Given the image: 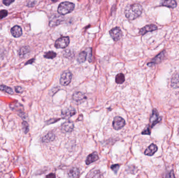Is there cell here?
<instances>
[{
    "label": "cell",
    "mask_w": 179,
    "mask_h": 178,
    "mask_svg": "<svg viewBox=\"0 0 179 178\" xmlns=\"http://www.w3.org/2000/svg\"><path fill=\"white\" fill-rule=\"evenodd\" d=\"M143 7L139 4L128 5L126 7L125 15L129 20H134L142 13Z\"/></svg>",
    "instance_id": "1"
},
{
    "label": "cell",
    "mask_w": 179,
    "mask_h": 178,
    "mask_svg": "<svg viewBox=\"0 0 179 178\" xmlns=\"http://www.w3.org/2000/svg\"><path fill=\"white\" fill-rule=\"evenodd\" d=\"M74 7L75 5L72 3L69 2H64L61 3L59 5L58 12L61 15H65L73 11Z\"/></svg>",
    "instance_id": "2"
},
{
    "label": "cell",
    "mask_w": 179,
    "mask_h": 178,
    "mask_svg": "<svg viewBox=\"0 0 179 178\" xmlns=\"http://www.w3.org/2000/svg\"><path fill=\"white\" fill-rule=\"evenodd\" d=\"M64 20V17L59 14H54L50 16L49 25L50 27H55L60 25Z\"/></svg>",
    "instance_id": "3"
},
{
    "label": "cell",
    "mask_w": 179,
    "mask_h": 178,
    "mask_svg": "<svg viewBox=\"0 0 179 178\" xmlns=\"http://www.w3.org/2000/svg\"><path fill=\"white\" fill-rule=\"evenodd\" d=\"M72 74L69 71H65L63 72L61 76L60 83L63 86H67L71 81Z\"/></svg>",
    "instance_id": "4"
},
{
    "label": "cell",
    "mask_w": 179,
    "mask_h": 178,
    "mask_svg": "<svg viewBox=\"0 0 179 178\" xmlns=\"http://www.w3.org/2000/svg\"><path fill=\"white\" fill-rule=\"evenodd\" d=\"M69 38L68 37H63L56 41L55 46L57 49H64L69 45Z\"/></svg>",
    "instance_id": "5"
},
{
    "label": "cell",
    "mask_w": 179,
    "mask_h": 178,
    "mask_svg": "<svg viewBox=\"0 0 179 178\" xmlns=\"http://www.w3.org/2000/svg\"><path fill=\"white\" fill-rule=\"evenodd\" d=\"M125 125V121L121 117L117 116L114 117L113 122V126L116 130H119L122 129Z\"/></svg>",
    "instance_id": "6"
},
{
    "label": "cell",
    "mask_w": 179,
    "mask_h": 178,
    "mask_svg": "<svg viewBox=\"0 0 179 178\" xmlns=\"http://www.w3.org/2000/svg\"><path fill=\"white\" fill-rule=\"evenodd\" d=\"M110 34L112 39L115 41L119 40L123 36L122 32L119 27H115L110 31Z\"/></svg>",
    "instance_id": "7"
},
{
    "label": "cell",
    "mask_w": 179,
    "mask_h": 178,
    "mask_svg": "<svg viewBox=\"0 0 179 178\" xmlns=\"http://www.w3.org/2000/svg\"><path fill=\"white\" fill-rule=\"evenodd\" d=\"M161 120V117H159V113L157 110L154 109L150 119V126L152 128Z\"/></svg>",
    "instance_id": "8"
},
{
    "label": "cell",
    "mask_w": 179,
    "mask_h": 178,
    "mask_svg": "<svg viewBox=\"0 0 179 178\" xmlns=\"http://www.w3.org/2000/svg\"><path fill=\"white\" fill-rule=\"evenodd\" d=\"M74 129V124L71 121L63 123L61 126V130L63 132H71Z\"/></svg>",
    "instance_id": "9"
},
{
    "label": "cell",
    "mask_w": 179,
    "mask_h": 178,
    "mask_svg": "<svg viewBox=\"0 0 179 178\" xmlns=\"http://www.w3.org/2000/svg\"><path fill=\"white\" fill-rule=\"evenodd\" d=\"M157 30V27L156 25L151 24V25H147L143 28H142L139 31V34L141 35H143L147 34L148 32H152Z\"/></svg>",
    "instance_id": "10"
},
{
    "label": "cell",
    "mask_w": 179,
    "mask_h": 178,
    "mask_svg": "<svg viewBox=\"0 0 179 178\" xmlns=\"http://www.w3.org/2000/svg\"><path fill=\"white\" fill-rule=\"evenodd\" d=\"M72 98L75 102L81 103V102H84L85 99H87V97L85 96L84 94L78 92H74L72 96Z\"/></svg>",
    "instance_id": "11"
},
{
    "label": "cell",
    "mask_w": 179,
    "mask_h": 178,
    "mask_svg": "<svg viewBox=\"0 0 179 178\" xmlns=\"http://www.w3.org/2000/svg\"><path fill=\"white\" fill-rule=\"evenodd\" d=\"M158 151V147L156 145L151 144L145 151V154L146 155L151 156L154 155V153Z\"/></svg>",
    "instance_id": "12"
},
{
    "label": "cell",
    "mask_w": 179,
    "mask_h": 178,
    "mask_svg": "<svg viewBox=\"0 0 179 178\" xmlns=\"http://www.w3.org/2000/svg\"><path fill=\"white\" fill-rule=\"evenodd\" d=\"M12 36L15 38H18L22 36V30L21 27L18 26H14L11 30Z\"/></svg>",
    "instance_id": "13"
},
{
    "label": "cell",
    "mask_w": 179,
    "mask_h": 178,
    "mask_svg": "<svg viewBox=\"0 0 179 178\" xmlns=\"http://www.w3.org/2000/svg\"><path fill=\"white\" fill-rule=\"evenodd\" d=\"M164 51H162L154 58L151 62L148 63V66H152L155 65L156 64L160 63L164 59Z\"/></svg>",
    "instance_id": "14"
},
{
    "label": "cell",
    "mask_w": 179,
    "mask_h": 178,
    "mask_svg": "<svg viewBox=\"0 0 179 178\" xmlns=\"http://www.w3.org/2000/svg\"><path fill=\"white\" fill-rule=\"evenodd\" d=\"M99 159V155L96 151L92 153L87 156L86 160V164L88 165L92 164V162L95 161Z\"/></svg>",
    "instance_id": "15"
},
{
    "label": "cell",
    "mask_w": 179,
    "mask_h": 178,
    "mask_svg": "<svg viewBox=\"0 0 179 178\" xmlns=\"http://www.w3.org/2000/svg\"><path fill=\"white\" fill-rule=\"evenodd\" d=\"M29 52H30L29 48L27 46H24L19 50L18 55L21 58H24L28 55Z\"/></svg>",
    "instance_id": "16"
},
{
    "label": "cell",
    "mask_w": 179,
    "mask_h": 178,
    "mask_svg": "<svg viewBox=\"0 0 179 178\" xmlns=\"http://www.w3.org/2000/svg\"><path fill=\"white\" fill-rule=\"evenodd\" d=\"M55 138V135L54 133L52 132H49L47 133L46 135H45L41 139V141L43 143H47L53 141Z\"/></svg>",
    "instance_id": "17"
},
{
    "label": "cell",
    "mask_w": 179,
    "mask_h": 178,
    "mask_svg": "<svg viewBox=\"0 0 179 178\" xmlns=\"http://www.w3.org/2000/svg\"><path fill=\"white\" fill-rule=\"evenodd\" d=\"M79 173V169L76 167H74L70 170L68 172V175L70 178H76L78 177Z\"/></svg>",
    "instance_id": "18"
},
{
    "label": "cell",
    "mask_w": 179,
    "mask_h": 178,
    "mask_svg": "<svg viewBox=\"0 0 179 178\" xmlns=\"http://www.w3.org/2000/svg\"><path fill=\"white\" fill-rule=\"evenodd\" d=\"M171 86L174 88L179 87V74H175L171 79Z\"/></svg>",
    "instance_id": "19"
},
{
    "label": "cell",
    "mask_w": 179,
    "mask_h": 178,
    "mask_svg": "<svg viewBox=\"0 0 179 178\" xmlns=\"http://www.w3.org/2000/svg\"><path fill=\"white\" fill-rule=\"evenodd\" d=\"M63 115L65 116V117H70L74 115L76 111L74 108H69L65 109L63 111Z\"/></svg>",
    "instance_id": "20"
},
{
    "label": "cell",
    "mask_w": 179,
    "mask_h": 178,
    "mask_svg": "<svg viewBox=\"0 0 179 178\" xmlns=\"http://www.w3.org/2000/svg\"><path fill=\"white\" fill-rule=\"evenodd\" d=\"M162 5L164 6L168 7L169 8H175L177 6V3L174 0H167L162 3Z\"/></svg>",
    "instance_id": "21"
},
{
    "label": "cell",
    "mask_w": 179,
    "mask_h": 178,
    "mask_svg": "<svg viewBox=\"0 0 179 178\" xmlns=\"http://www.w3.org/2000/svg\"><path fill=\"white\" fill-rule=\"evenodd\" d=\"M87 56V53L85 51L80 52L77 57V61H78L79 63H83L86 60Z\"/></svg>",
    "instance_id": "22"
},
{
    "label": "cell",
    "mask_w": 179,
    "mask_h": 178,
    "mask_svg": "<svg viewBox=\"0 0 179 178\" xmlns=\"http://www.w3.org/2000/svg\"><path fill=\"white\" fill-rule=\"evenodd\" d=\"M125 76L122 73L118 74L115 78L116 83L118 84H122L125 81Z\"/></svg>",
    "instance_id": "23"
},
{
    "label": "cell",
    "mask_w": 179,
    "mask_h": 178,
    "mask_svg": "<svg viewBox=\"0 0 179 178\" xmlns=\"http://www.w3.org/2000/svg\"><path fill=\"white\" fill-rule=\"evenodd\" d=\"M0 90L7 92V93L10 94V95H12L14 94L13 90L11 87L5 86L4 85H2L0 86Z\"/></svg>",
    "instance_id": "24"
},
{
    "label": "cell",
    "mask_w": 179,
    "mask_h": 178,
    "mask_svg": "<svg viewBox=\"0 0 179 178\" xmlns=\"http://www.w3.org/2000/svg\"><path fill=\"white\" fill-rule=\"evenodd\" d=\"M101 176V172L99 170H95L90 172L87 175V178H99Z\"/></svg>",
    "instance_id": "25"
},
{
    "label": "cell",
    "mask_w": 179,
    "mask_h": 178,
    "mask_svg": "<svg viewBox=\"0 0 179 178\" xmlns=\"http://www.w3.org/2000/svg\"><path fill=\"white\" fill-rule=\"evenodd\" d=\"M56 55H57V54L54 51H49L45 54L44 57L47 59H52L55 58Z\"/></svg>",
    "instance_id": "26"
},
{
    "label": "cell",
    "mask_w": 179,
    "mask_h": 178,
    "mask_svg": "<svg viewBox=\"0 0 179 178\" xmlns=\"http://www.w3.org/2000/svg\"><path fill=\"white\" fill-rule=\"evenodd\" d=\"M23 130L25 134L29 132V125L26 121H23L22 123Z\"/></svg>",
    "instance_id": "27"
},
{
    "label": "cell",
    "mask_w": 179,
    "mask_h": 178,
    "mask_svg": "<svg viewBox=\"0 0 179 178\" xmlns=\"http://www.w3.org/2000/svg\"><path fill=\"white\" fill-rule=\"evenodd\" d=\"M150 128L151 127L149 125L147 126L145 130L142 132V134H143V135H150V134H151Z\"/></svg>",
    "instance_id": "28"
},
{
    "label": "cell",
    "mask_w": 179,
    "mask_h": 178,
    "mask_svg": "<svg viewBox=\"0 0 179 178\" xmlns=\"http://www.w3.org/2000/svg\"><path fill=\"white\" fill-rule=\"evenodd\" d=\"M73 55H74V54H73V53L71 51H69V50H67V51H66L65 53H64V55H63V56L65 58H71Z\"/></svg>",
    "instance_id": "29"
},
{
    "label": "cell",
    "mask_w": 179,
    "mask_h": 178,
    "mask_svg": "<svg viewBox=\"0 0 179 178\" xmlns=\"http://www.w3.org/2000/svg\"><path fill=\"white\" fill-rule=\"evenodd\" d=\"M7 15V12L6 10L0 11V19L4 18Z\"/></svg>",
    "instance_id": "30"
},
{
    "label": "cell",
    "mask_w": 179,
    "mask_h": 178,
    "mask_svg": "<svg viewBox=\"0 0 179 178\" xmlns=\"http://www.w3.org/2000/svg\"><path fill=\"white\" fill-rule=\"evenodd\" d=\"M119 166H120L119 165H118V164L112 165V166H111V169H112V170L113 172H114L115 174H117V171H118L119 168Z\"/></svg>",
    "instance_id": "31"
},
{
    "label": "cell",
    "mask_w": 179,
    "mask_h": 178,
    "mask_svg": "<svg viewBox=\"0 0 179 178\" xmlns=\"http://www.w3.org/2000/svg\"><path fill=\"white\" fill-rule=\"evenodd\" d=\"M166 178H175V174H174V172H173L172 170L170 171L169 172H168V174H167Z\"/></svg>",
    "instance_id": "32"
},
{
    "label": "cell",
    "mask_w": 179,
    "mask_h": 178,
    "mask_svg": "<svg viewBox=\"0 0 179 178\" xmlns=\"http://www.w3.org/2000/svg\"><path fill=\"white\" fill-rule=\"evenodd\" d=\"M13 2H14V1H11V0H4L3 1V3L6 6H9Z\"/></svg>",
    "instance_id": "33"
},
{
    "label": "cell",
    "mask_w": 179,
    "mask_h": 178,
    "mask_svg": "<svg viewBox=\"0 0 179 178\" xmlns=\"http://www.w3.org/2000/svg\"><path fill=\"white\" fill-rule=\"evenodd\" d=\"M15 89L16 92H17V93H22L24 91V89L20 86H16L15 88Z\"/></svg>",
    "instance_id": "34"
},
{
    "label": "cell",
    "mask_w": 179,
    "mask_h": 178,
    "mask_svg": "<svg viewBox=\"0 0 179 178\" xmlns=\"http://www.w3.org/2000/svg\"><path fill=\"white\" fill-rule=\"evenodd\" d=\"M89 50H88V53H89V55H88V59H89V61L91 62L92 61V50L90 48L89 49Z\"/></svg>",
    "instance_id": "35"
},
{
    "label": "cell",
    "mask_w": 179,
    "mask_h": 178,
    "mask_svg": "<svg viewBox=\"0 0 179 178\" xmlns=\"http://www.w3.org/2000/svg\"><path fill=\"white\" fill-rule=\"evenodd\" d=\"M36 3V1H28L27 3V6L28 7H33Z\"/></svg>",
    "instance_id": "36"
},
{
    "label": "cell",
    "mask_w": 179,
    "mask_h": 178,
    "mask_svg": "<svg viewBox=\"0 0 179 178\" xmlns=\"http://www.w3.org/2000/svg\"><path fill=\"white\" fill-rule=\"evenodd\" d=\"M47 178H56L55 177V175L53 174H50L48 175V176H47Z\"/></svg>",
    "instance_id": "37"
},
{
    "label": "cell",
    "mask_w": 179,
    "mask_h": 178,
    "mask_svg": "<svg viewBox=\"0 0 179 178\" xmlns=\"http://www.w3.org/2000/svg\"></svg>",
    "instance_id": "38"
}]
</instances>
